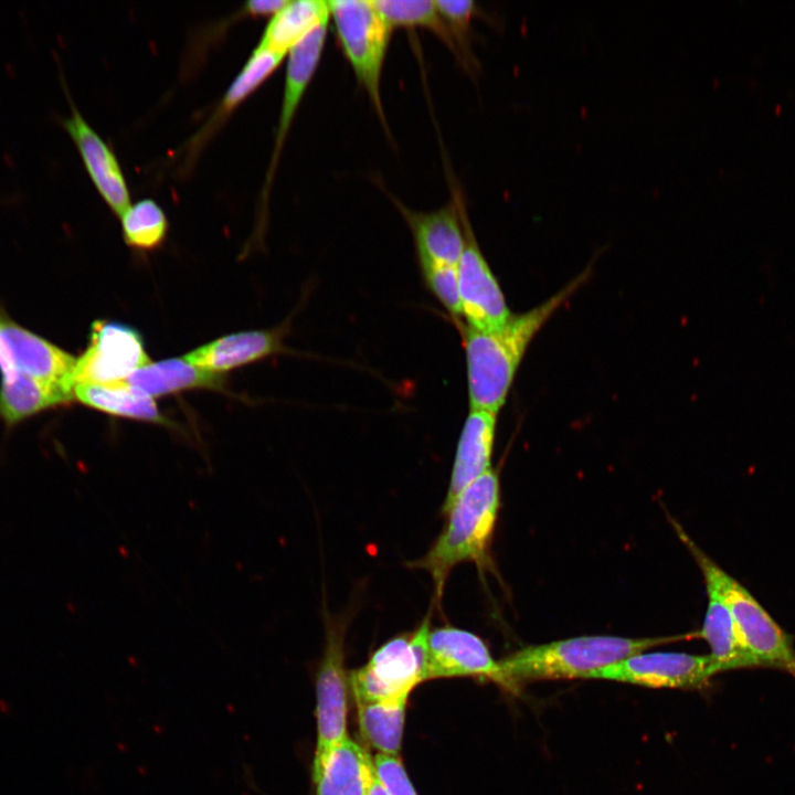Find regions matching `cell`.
<instances>
[{"label":"cell","instance_id":"obj_1","mask_svg":"<svg viewBox=\"0 0 795 795\" xmlns=\"http://www.w3.org/2000/svg\"><path fill=\"white\" fill-rule=\"evenodd\" d=\"M585 271L537 307L512 315L506 325L481 331L460 325L470 410L498 414L522 359L542 327L584 284Z\"/></svg>","mask_w":795,"mask_h":795},{"label":"cell","instance_id":"obj_2","mask_svg":"<svg viewBox=\"0 0 795 795\" xmlns=\"http://www.w3.org/2000/svg\"><path fill=\"white\" fill-rule=\"evenodd\" d=\"M691 636L698 637V633L646 638L581 636L527 646L498 661V685L515 692L532 680L589 679L596 670L629 656Z\"/></svg>","mask_w":795,"mask_h":795},{"label":"cell","instance_id":"obj_3","mask_svg":"<svg viewBox=\"0 0 795 795\" xmlns=\"http://www.w3.org/2000/svg\"><path fill=\"white\" fill-rule=\"evenodd\" d=\"M499 504V478L491 468L466 486L443 512L447 516L444 529L431 549L411 563L432 576L437 600L456 565L463 562L487 565Z\"/></svg>","mask_w":795,"mask_h":795},{"label":"cell","instance_id":"obj_4","mask_svg":"<svg viewBox=\"0 0 795 795\" xmlns=\"http://www.w3.org/2000/svg\"><path fill=\"white\" fill-rule=\"evenodd\" d=\"M675 527L699 565L706 585L711 586L729 608L757 667L777 668L795 678L793 637L773 619L745 586L714 563L679 526Z\"/></svg>","mask_w":795,"mask_h":795},{"label":"cell","instance_id":"obj_5","mask_svg":"<svg viewBox=\"0 0 795 795\" xmlns=\"http://www.w3.org/2000/svg\"><path fill=\"white\" fill-rule=\"evenodd\" d=\"M328 7L342 53L388 130L381 81L393 29L373 1L332 0L328 1Z\"/></svg>","mask_w":795,"mask_h":795},{"label":"cell","instance_id":"obj_6","mask_svg":"<svg viewBox=\"0 0 795 795\" xmlns=\"http://www.w3.org/2000/svg\"><path fill=\"white\" fill-rule=\"evenodd\" d=\"M430 627V619L425 617L416 629L385 642L362 667L351 672L356 703L409 697L425 681V643Z\"/></svg>","mask_w":795,"mask_h":795},{"label":"cell","instance_id":"obj_7","mask_svg":"<svg viewBox=\"0 0 795 795\" xmlns=\"http://www.w3.org/2000/svg\"><path fill=\"white\" fill-rule=\"evenodd\" d=\"M346 624L326 617V646L317 674V745L312 780L321 776L337 745L347 736V685L344 674Z\"/></svg>","mask_w":795,"mask_h":795},{"label":"cell","instance_id":"obj_8","mask_svg":"<svg viewBox=\"0 0 795 795\" xmlns=\"http://www.w3.org/2000/svg\"><path fill=\"white\" fill-rule=\"evenodd\" d=\"M465 234V245L456 265L462 317L467 326L490 331L506 325L511 314L502 289L475 239L465 200L459 188L452 184Z\"/></svg>","mask_w":795,"mask_h":795},{"label":"cell","instance_id":"obj_9","mask_svg":"<svg viewBox=\"0 0 795 795\" xmlns=\"http://www.w3.org/2000/svg\"><path fill=\"white\" fill-rule=\"evenodd\" d=\"M149 363L142 337L135 328L118 321L96 320L87 349L76 360L74 383L125 381Z\"/></svg>","mask_w":795,"mask_h":795},{"label":"cell","instance_id":"obj_10","mask_svg":"<svg viewBox=\"0 0 795 795\" xmlns=\"http://www.w3.org/2000/svg\"><path fill=\"white\" fill-rule=\"evenodd\" d=\"M710 655L639 653L593 672L589 679H605L653 688L699 689L718 674Z\"/></svg>","mask_w":795,"mask_h":795},{"label":"cell","instance_id":"obj_11","mask_svg":"<svg viewBox=\"0 0 795 795\" xmlns=\"http://www.w3.org/2000/svg\"><path fill=\"white\" fill-rule=\"evenodd\" d=\"M425 681L439 678L479 677L499 682V664L476 634L455 626L428 629Z\"/></svg>","mask_w":795,"mask_h":795},{"label":"cell","instance_id":"obj_12","mask_svg":"<svg viewBox=\"0 0 795 795\" xmlns=\"http://www.w3.org/2000/svg\"><path fill=\"white\" fill-rule=\"evenodd\" d=\"M327 26L328 23L317 26L288 52L275 144L261 195L263 210L267 203L273 177L294 117L319 65L325 47Z\"/></svg>","mask_w":795,"mask_h":795},{"label":"cell","instance_id":"obj_13","mask_svg":"<svg viewBox=\"0 0 795 795\" xmlns=\"http://www.w3.org/2000/svg\"><path fill=\"white\" fill-rule=\"evenodd\" d=\"M63 126L73 139L97 192L113 213L120 218L130 205V197L115 153L75 105H72L71 115L64 119Z\"/></svg>","mask_w":795,"mask_h":795},{"label":"cell","instance_id":"obj_14","mask_svg":"<svg viewBox=\"0 0 795 795\" xmlns=\"http://www.w3.org/2000/svg\"><path fill=\"white\" fill-rule=\"evenodd\" d=\"M0 337L17 372L74 396L76 359L43 338L0 318Z\"/></svg>","mask_w":795,"mask_h":795},{"label":"cell","instance_id":"obj_15","mask_svg":"<svg viewBox=\"0 0 795 795\" xmlns=\"http://www.w3.org/2000/svg\"><path fill=\"white\" fill-rule=\"evenodd\" d=\"M409 225L418 262H434L457 265L465 245V234L458 203L452 193V201L431 212H420L405 206L389 195Z\"/></svg>","mask_w":795,"mask_h":795},{"label":"cell","instance_id":"obj_16","mask_svg":"<svg viewBox=\"0 0 795 795\" xmlns=\"http://www.w3.org/2000/svg\"><path fill=\"white\" fill-rule=\"evenodd\" d=\"M496 427L497 414L469 411L458 438L443 512L466 486L491 469Z\"/></svg>","mask_w":795,"mask_h":795},{"label":"cell","instance_id":"obj_17","mask_svg":"<svg viewBox=\"0 0 795 795\" xmlns=\"http://www.w3.org/2000/svg\"><path fill=\"white\" fill-rule=\"evenodd\" d=\"M282 330H251L224 336L183 356L192 365L221 373L283 351Z\"/></svg>","mask_w":795,"mask_h":795},{"label":"cell","instance_id":"obj_18","mask_svg":"<svg viewBox=\"0 0 795 795\" xmlns=\"http://www.w3.org/2000/svg\"><path fill=\"white\" fill-rule=\"evenodd\" d=\"M283 59V55L267 50H253L213 114L189 141L188 153L191 157L205 146L231 114L278 68Z\"/></svg>","mask_w":795,"mask_h":795},{"label":"cell","instance_id":"obj_19","mask_svg":"<svg viewBox=\"0 0 795 795\" xmlns=\"http://www.w3.org/2000/svg\"><path fill=\"white\" fill-rule=\"evenodd\" d=\"M377 778L370 753L347 736L331 753L316 795H369Z\"/></svg>","mask_w":795,"mask_h":795},{"label":"cell","instance_id":"obj_20","mask_svg":"<svg viewBox=\"0 0 795 795\" xmlns=\"http://www.w3.org/2000/svg\"><path fill=\"white\" fill-rule=\"evenodd\" d=\"M707 586L708 607L698 637L710 646L719 672L732 669L757 667L753 655L746 648L734 619L719 594Z\"/></svg>","mask_w":795,"mask_h":795},{"label":"cell","instance_id":"obj_21","mask_svg":"<svg viewBox=\"0 0 795 795\" xmlns=\"http://www.w3.org/2000/svg\"><path fill=\"white\" fill-rule=\"evenodd\" d=\"M74 396L83 404L107 414L174 426L160 413L153 398L126 381L113 383H81Z\"/></svg>","mask_w":795,"mask_h":795},{"label":"cell","instance_id":"obj_22","mask_svg":"<svg viewBox=\"0 0 795 795\" xmlns=\"http://www.w3.org/2000/svg\"><path fill=\"white\" fill-rule=\"evenodd\" d=\"M328 1L293 0L268 21L256 47L285 56L317 26L328 23Z\"/></svg>","mask_w":795,"mask_h":795},{"label":"cell","instance_id":"obj_23","mask_svg":"<svg viewBox=\"0 0 795 795\" xmlns=\"http://www.w3.org/2000/svg\"><path fill=\"white\" fill-rule=\"evenodd\" d=\"M125 381L155 398L189 389H222L225 378L192 365L182 357L150 362Z\"/></svg>","mask_w":795,"mask_h":795},{"label":"cell","instance_id":"obj_24","mask_svg":"<svg viewBox=\"0 0 795 795\" xmlns=\"http://www.w3.org/2000/svg\"><path fill=\"white\" fill-rule=\"evenodd\" d=\"M407 699L357 703L361 735L379 754L399 756Z\"/></svg>","mask_w":795,"mask_h":795},{"label":"cell","instance_id":"obj_25","mask_svg":"<svg viewBox=\"0 0 795 795\" xmlns=\"http://www.w3.org/2000/svg\"><path fill=\"white\" fill-rule=\"evenodd\" d=\"M74 396L63 390L22 374L2 381L0 389V416L14 424L45 409L70 402Z\"/></svg>","mask_w":795,"mask_h":795},{"label":"cell","instance_id":"obj_26","mask_svg":"<svg viewBox=\"0 0 795 795\" xmlns=\"http://www.w3.org/2000/svg\"><path fill=\"white\" fill-rule=\"evenodd\" d=\"M373 3L392 29L423 28L433 32L467 68L463 52L435 1L375 0Z\"/></svg>","mask_w":795,"mask_h":795},{"label":"cell","instance_id":"obj_27","mask_svg":"<svg viewBox=\"0 0 795 795\" xmlns=\"http://www.w3.org/2000/svg\"><path fill=\"white\" fill-rule=\"evenodd\" d=\"M120 220L124 241L135 250H156L167 237V215L152 199H142L129 205Z\"/></svg>","mask_w":795,"mask_h":795},{"label":"cell","instance_id":"obj_28","mask_svg":"<svg viewBox=\"0 0 795 795\" xmlns=\"http://www.w3.org/2000/svg\"><path fill=\"white\" fill-rule=\"evenodd\" d=\"M418 263L430 292L454 318L462 317L456 266L426 261Z\"/></svg>","mask_w":795,"mask_h":795},{"label":"cell","instance_id":"obj_29","mask_svg":"<svg viewBox=\"0 0 795 795\" xmlns=\"http://www.w3.org/2000/svg\"><path fill=\"white\" fill-rule=\"evenodd\" d=\"M435 4L451 28L465 57L467 68L475 66L469 45V28L471 19L477 12L476 3L471 0H437Z\"/></svg>","mask_w":795,"mask_h":795},{"label":"cell","instance_id":"obj_30","mask_svg":"<svg viewBox=\"0 0 795 795\" xmlns=\"http://www.w3.org/2000/svg\"><path fill=\"white\" fill-rule=\"evenodd\" d=\"M375 774L389 795H417L399 756L375 754Z\"/></svg>","mask_w":795,"mask_h":795},{"label":"cell","instance_id":"obj_31","mask_svg":"<svg viewBox=\"0 0 795 795\" xmlns=\"http://www.w3.org/2000/svg\"><path fill=\"white\" fill-rule=\"evenodd\" d=\"M287 2L288 0H253L244 3L242 11L245 17L250 18H272Z\"/></svg>","mask_w":795,"mask_h":795},{"label":"cell","instance_id":"obj_32","mask_svg":"<svg viewBox=\"0 0 795 795\" xmlns=\"http://www.w3.org/2000/svg\"><path fill=\"white\" fill-rule=\"evenodd\" d=\"M369 795H389V793L386 792V789L384 788L382 783L377 777L370 792H369Z\"/></svg>","mask_w":795,"mask_h":795}]
</instances>
